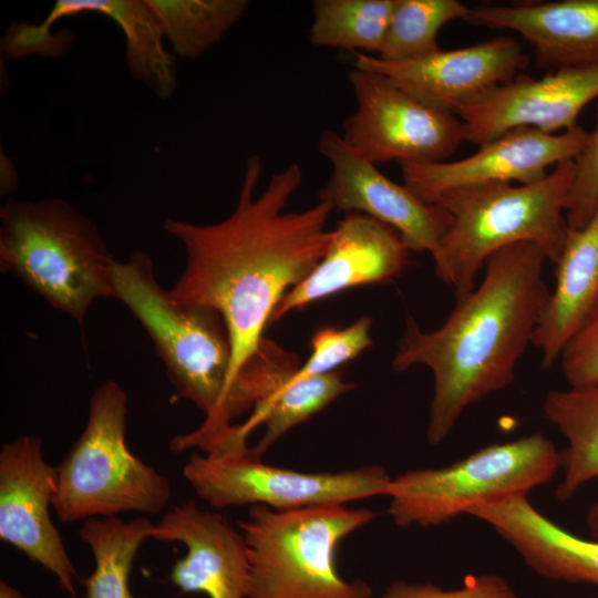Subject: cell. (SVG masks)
Instances as JSON below:
<instances>
[{
  "label": "cell",
  "mask_w": 598,
  "mask_h": 598,
  "mask_svg": "<svg viewBox=\"0 0 598 598\" xmlns=\"http://www.w3.org/2000/svg\"><path fill=\"white\" fill-rule=\"evenodd\" d=\"M528 63L522 44L509 35L401 62L354 53V68L379 72L421 101L454 114L512 82Z\"/></svg>",
  "instance_id": "14"
},
{
  "label": "cell",
  "mask_w": 598,
  "mask_h": 598,
  "mask_svg": "<svg viewBox=\"0 0 598 598\" xmlns=\"http://www.w3.org/2000/svg\"><path fill=\"white\" fill-rule=\"evenodd\" d=\"M115 299L135 316L165 365L176 395L205 415L194 431L175 436L174 452L209 454L228 439L245 412L230 384L231 346L221 315L178 300L157 281L151 257L134 251L113 270Z\"/></svg>",
  "instance_id": "3"
},
{
  "label": "cell",
  "mask_w": 598,
  "mask_h": 598,
  "mask_svg": "<svg viewBox=\"0 0 598 598\" xmlns=\"http://www.w3.org/2000/svg\"><path fill=\"white\" fill-rule=\"evenodd\" d=\"M546 261L534 244L505 247L486 260L478 286L456 297L440 328L424 331L405 318L392 365L403 372L422 364L433 374L430 444L442 443L468 406L514 381L549 297Z\"/></svg>",
  "instance_id": "2"
},
{
  "label": "cell",
  "mask_w": 598,
  "mask_h": 598,
  "mask_svg": "<svg viewBox=\"0 0 598 598\" xmlns=\"http://www.w3.org/2000/svg\"><path fill=\"white\" fill-rule=\"evenodd\" d=\"M84 12L112 19L125 38V60L131 74L167 100L176 89L175 58L164 47L165 33L147 0H58L45 18L48 25Z\"/></svg>",
  "instance_id": "21"
},
{
  "label": "cell",
  "mask_w": 598,
  "mask_h": 598,
  "mask_svg": "<svg viewBox=\"0 0 598 598\" xmlns=\"http://www.w3.org/2000/svg\"><path fill=\"white\" fill-rule=\"evenodd\" d=\"M154 523L144 516L132 520L120 517L84 520L79 534L90 548L94 568L81 579L85 598L135 597L130 588L134 559L142 544L152 537Z\"/></svg>",
  "instance_id": "24"
},
{
  "label": "cell",
  "mask_w": 598,
  "mask_h": 598,
  "mask_svg": "<svg viewBox=\"0 0 598 598\" xmlns=\"http://www.w3.org/2000/svg\"><path fill=\"white\" fill-rule=\"evenodd\" d=\"M396 0H317L309 40L315 47L379 53Z\"/></svg>",
  "instance_id": "26"
},
{
  "label": "cell",
  "mask_w": 598,
  "mask_h": 598,
  "mask_svg": "<svg viewBox=\"0 0 598 598\" xmlns=\"http://www.w3.org/2000/svg\"><path fill=\"white\" fill-rule=\"evenodd\" d=\"M126 419V392L104 381L91 396L84 430L56 466L52 508L62 523L166 508L172 483L131 452Z\"/></svg>",
  "instance_id": "7"
},
{
  "label": "cell",
  "mask_w": 598,
  "mask_h": 598,
  "mask_svg": "<svg viewBox=\"0 0 598 598\" xmlns=\"http://www.w3.org/2000/svg\"><path fill=\"white\" fill-rule=\"evenodd\" d=\"M468 11L457 0H396L378 58L401 62L439 51L440 30L453 20H465Z\"/></svg>",
  "instance_id": "27"
},
{
  "label": "cell",
  "mask_w": 598,
  "mask_h": 598,
  "mask_svg": "<svg viewBox=\"0 0 598 598\" xmlns=\"http://www.w3.org/2000/svg\"><path fill=\"white\" fill-rule=\"evenodd\" d=\"M354 384L343 379L340 371L326 374L298 377L296 371L258 402L237 432L247 440L250 432L264 424L265 433L256 446L254 456L262 457L266 451L286 432L327 408Z\"/></svg>",
  "instance_id": "23"
},
{
  "label": "cell",
  "mask_w": 598,
  "mask_h": 598,
  "mask_svg": "<svg viewBox=\"0 0 598 598\" xmlns=\"http://www.w3.org/2000/svg\"><path fill=\"white\" fill-rule=\"evenodd\" d=\"M598 212V104L596 127L575 159V177L569 192L566 219L569 229L584 227Z\"/></svg>",
  "instance_id": "29"
},
{
  "label": "cell",
  "mask_w": 598,
  "mask_h": 598,
  "mask_svg": "<svg viewBox=\"0 0 598 598\" xmlns=\"http://www.w3.org/2000/svg\"><path fill=\"white\" fill-rule=\"evenodd\" d=\"M598 299V212L579 229H568L558 261L555 286L534 331L532 342L550 369L568 340Z\"/></svg>",
  "instance_id": "20"
},
{
  "label": "cell",
  "mask_w": 598,
  "mask_h": 598,
  "mask_svg": "<svg viewBox=\"0 0 598 598\" xmlns=\"http://www.w3.org/2000/svg\"><path fill=\"white\" fill-rule=\"evenodd\" d=\"M511 544L542 577L598 587V540L573 535L519 496L468 512Z\"/></svg>",
  "instance_id": "19"
},
{
  "label": "cell",
  "mask_w": 598,
  "mask_h": 598,
  "mask_svg": "<svg viewBox=\"0 0 598 598\" xmlns=\"http://www.w3.org/2000/svg\"><path fill=\"white\" fill-rule=\"evenodd\" d=\"M588 137L589 132L579 125L560 133L519 126L457 161L400 163L402 178L404 185L427 204H436L443 193L458 187L530 184L543 179L548 167L576 159Z\"/></svg>",
  "instance_id": "12"
},
{
  "label": "cell",
  "mask_w": 598,
  "mask_h": 598,
  "mask_svg": "<svg viewBox=\"0 0 598 598\" xmlns=\"http://www.w3.org/2000/svg\"><path fill=\"white\" fill-rule=\"evenodd\" d=\"M559 360L569 386L598 384V299L568 340Z\"/></svg>",
  "instance_id": "30"
},
{
  "label": "cell",
  "mask_w": 598,
  "mask_h": 598,
  "mask_svg": "<svg viewBox=\"0 0 598 598\" xmlns=\"http://www.w3.org/2000/svg\"><path fill=\"white\" fill-rule=\"evenodd\" d=\"M152 539L182 543L186 555L172 566V582L208 598H245L249 551L241 532L194 501L174 505L154 524Z\"/></svg>",
  "instance_id": "17"
},
{
  "label": "cell",
  "mask_w": 598,
  "mask_h": 598,
  "mask_svg": "<svg viewBox=\"0 0 598 598\" xmlns=\"http://www.w3.org/2000/svg\"><path fill=\"white\" fill-rule=\"evenodd\" d=\"M598 100V65L566 66L534 79L520 73L481 100L460 109L465 142L477 146L505 132L532 126L560 133L577 126L582 109Z\"/></svg>",
  "instance_id": "15"
},
{
  "label": "cell",
  "mask_w": 598,
  "mask_h": 598,
  "mask_svg": "<svg viewBox=\"0 0 598 598\" xmlns=\"http://www.w3.org/2000/svg\"><path fill=\"white\" fill-rule=\"evenodd\" d=\"M261 172L260 157H248L237 205L226 219L196 225L168 218L164 224L186 250L184 271L171 292L221 315L231 346L230 384L246 412L252 405L240 375L259 352L279 301L316 268L332 236L326 228L333 210L329 203L285 212L302 182L298 164L274 173L256 195Z\"/></svg>",
  "instance_id": "1"
},
{
  "label": "cell",
  "mask_w": 598,
  "mask_h": 598,
  "mask_svg": "<svg viewBox=\"0 0 598 598\" xmlns=\"http://www.w3.org/2000/svg\"><path fill=\"white\" fill-rule=\"evenodd\" d=\"M371 327L372 319L363 316L346 328L323 327L317 330L310 341V355L296 370V375L330 373L357 358L373 343Z\"/></svg>",
  "instance_id": "28"
},
{
  "label": "cell",
  "mask_w": 598,
  "mask_h": 598,
  "mask_svg": "<svg viewBox=\"0 0 598 598\" xmlns=\"http://www.w3.org/2000/svg\"><path fill=\"white\" fill-rule=\"evenodd\" d=\"M544 413L568 441L561 452L564 475L556 489L557 498L567 501L598 477V384L549 391ZM587 524L590 535L598 538V499L588 512Z\"/></svg>",
  "instance_id": "22"
},
{
  "label": "cell",
  "mask_w": 598,
  "mask_h": 598,
  "mask_svg": "<svg viewBox=\"0 0 598 598\" xmlns=\"http://www.w3.org/2000/svg\"><path fill=\"white\" fill-rule=\"evenodd\" d=\"M574 177L575 159L535 183H488L443 193L436 204L450 213L452 225L432 256L436 276L460 297L475 288L493 254L520 243L536 245L555 265L568 235Z\"/></svg>",
  "instance_id": "4"
},
{
  "label": "cell",
  "mask_w": 598,
  "mask_h": 598,
  "mask_svg": "<svg viewBox=\"0 0 598 598\" xmlns=\"http://www.w3.org/2000/svg\"><path fill=\"white\" fill-rule=\"evenodd\" d=\"M561 466V452L544 434L485 446L447 466L392 477L389 514L400 527L437 526L475 507L527 496Z\"/></svg>",
  "instance_id": "8"
},
{
  "label": "cell",
  "mask_w": 598,
  "mask_h": 598,
  "mask_svg": "<svg viewBox=\"0 0 598 598\" xmlns=\"http://www.w3.org/2000/svg\"><path fill=\"white\" fill-rule=\"evenodd\" d=\"M409 254L394 228L368 215L348 213L332 229L316 268L281 298L271 322L343 290L386 283L404 271Z\"/></svg>",
  "instance_id": "16"
},
{
  "label": "cell",
  "mask_w": 598,
  "mask_h": 598,
  "mask_svg": "<svg viewBox=\"0 0 598 598\" xmlns=\"http://www.w3.org/2000/svg\"><path fill=\"white\" fill-rule=\"evenodd\" d=\"M379 598H518L508 581L496 574L467 575L458 589L433 584L392 582Z\"/></svg>",
  "instance_id": "31"
},
{
  "label": "cell",
  "mask_w": 598,
  "mask_h": 598,
  "mask_svg": "<svg viewBox=\"0 0 598 598\" xmlns=\"http://www.w3.org/2000/svg\"><path fill=\"white\" fill-rule=\"evenodd\" d=\"M56 467L43 453L42 440L22 435L0 450V539L50 571L76 597L78 571L50 516Z\"/></svg>",
  "instance_id": "11"
},
{
  "label": "cell",
  "mask_w": 598,
  "mask_h": 598,
  "mask_svg": "<svg viewBox=\"0 0 598 598\" xmlns=\"http://www.w3.org/2000/svg\"><path fill=\"white\" fill-rule=\"evenodd\" d=\"M0 269L83 327L92 305L115 298L116 260L96 225L62 198L8 199L0 209Z\"/></svg>",
  "instance_id": "5"
},
{
  "label": "cell",
  "mask_w": 598,
  "mask_h": 598,
  "mask_svg": "<svg viewBox=\"0 0 598 598\" xmlns=\"http://www.w3.org/2000/svg\"><path fill=\"white\" fill-rule=\"evenodd\" d=\"M348 80L357 109L340 135L367 161L444 162L465 142L456 114L421 101L390 78L354 68Z\"/></svg>",
  "instance_id": "10"
},
{
  "label": "cell",
  "mask_w": 598,
  "mask_h": 598,
  "mask_svg": "<svg viewBox=\"0 0 598 598\" xmlns=\"http://www.w3.org/2000/svg\"><path fill=\"white\" fill-rule=\"evenodd\" d=\"M183 476L197 496L214 508L261 505L295 511L386 496L391 476L372 464L340 472H300L269 465L240 453H194Z\"/></svg>",
  "instance_id": "9"
},
{
  "label": "cell",
  "mask_w": 598,
  "mask_h": 598,
  "mask_svg": "<svg viewBox=\"0 0 598 598\" xmlns=\"http://www.w3.org/2000/svg\"><path fill=\"white\" fill-rule=\"evenodd\" d=\"M174 53L194 60L218 43L246 13L247 0H147Z\"/></svg>",
  "instance_id": "25"
},
{
  "label": "cell",
  "mask_w": 598,
  "mask_h": 598,
  "mask_svg": "<svg viewBox=\"0 0 598 598\" xmlns=\"http://www.w3.org/2000/svg\"><path fill=\"white\" fill-rule=\"evenodd\" d=\"M375 517L369 508L347 505L295 511L250 506L237 524L249 551L245 598H370L368 582L340 575L337 550Z\"/></svg>",
  "instance_id": "6"
},
{
  "label": "cell",
  "mask_w": 598,
  "mask_h": 598,
  "mask_svg": "<svg viewBox=\"0 0 598 598\" xmlns=\"http://www.w3.org/2000/svg\"><path fill=\"white\" fill-rule=\"evenodd\" d=\"M318 147L331 165L330 177L319 192L320 202L394 228L410 251L435 254L452 225L444 207L424 203L404 184L388 178L333 130L321 134Z\"/></svg>",
  "instance_id": "13"
},
{
  "label": "cell",
  "mask_w": 598,
  "mask_h": 598,
  "mask_svg": "<svg viewBox=\"0 0 598 598\" xmlns=\"http://www.w3.org/2000/svg\"><path fill=\"white\" fill-rule=\"evenodd\" d=\"M0 598H28L7 581H0Z\"/></svg>",
  "instance_id": "32"
},
{
  "label": "cell",
  "mask_w": 598,
  "mask_h": 598,
  "mask_svg": "<svg viewBox=\"0 0 598 598\" xmlns=\"http://www.w3.org/2000/svg\"><path fill=\"white\" fill-rule=\"evenodd\" d=\"M464 21L517 32L542 69L598 65V0L481 4Z\"/></svg>",
  "instance_id": "18"
}]
</instances>
